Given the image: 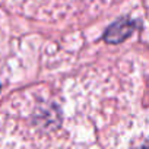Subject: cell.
Here are the masks:
<instances>
[{"label": "cell", "mask_w": 149, "mask_h": 149, "mask_svg": "<svg viewBox=\"0 0 149 149\" xmlns=\"http://www.w3.org/2000/svg\"><path fill=\"white\" fill-rule=\"evenodd\" d=\"M136 22L130 21V19H121L116 24H113L104 35V40L110 44H120L123 42L126 38H129L134 29H136Z\"/></svg>", "instance_id": "1"}]
</instances>
